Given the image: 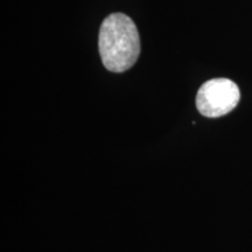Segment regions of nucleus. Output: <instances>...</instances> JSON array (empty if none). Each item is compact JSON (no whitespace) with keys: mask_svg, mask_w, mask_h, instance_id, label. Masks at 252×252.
Segmentation results:
<instances>
[{"mask_svg":"<svg viewBox=\"0 0 252 252\" xmlns=\"http://www.w3.org/2000/svg\"><path fill=\"white\" fill-rule=\"evenodd\" d=\"M99 53L104 67L112 72H124L137 62L140 37L130 17L113 13L104 19L99 31Z\"/></svg>","mask_w":252,"mask_h":252,"instance_id":"obj_1","label":"nucleus"},{"mask_svg":"<svg viewBox=\"0 0 252 252\" xmlns=\"http://www.w3.org/2000/svg\"><path fill=\"white\" fill-rule=\"evenodd\" d=\"M241 99L237 84L228 78L207 81L197 91L196 106L204 117L217 118L231 112Z\"/></svg>","mask_w":252,"mask_h":252,"instance_id":"obj_2","label":"nucleus"}]
</instances>
